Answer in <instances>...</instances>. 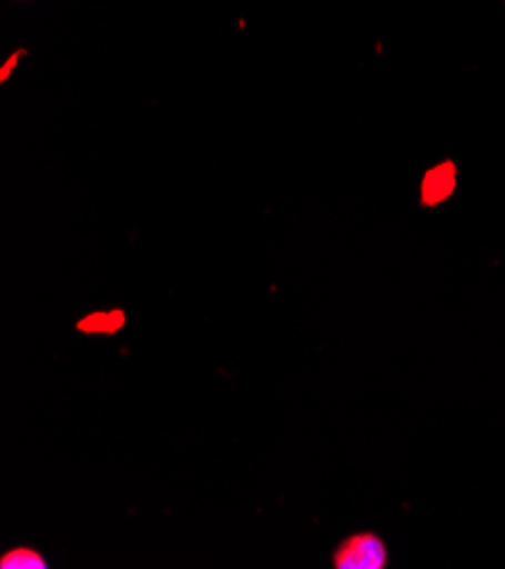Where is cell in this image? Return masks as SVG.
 Returning <instances> with one entry per match:
<instances>
[{
    "label": "cell",
    "mask_w": 505,
    "mask_h": 569,
    "mask_svg": "<svg viewBox=\"0 0 505 569\" xmlns=\"http://www.w3.org/2000/svg\"><path fill=\"white\" fill-rule=\"evenodd\" d=\"M331 560L335 569H385L387 549L376 533L363 531L345 538L335 547Z\"/></svg>",
    "instance_id": "1"
},
{
    "label": "cell",
    "mask_w": 505,
    "mask_h": 569,
    "mask_svg": "<svg viewBox=\"0 0 505 569\" xmlns=\"http://www.w3.org/2000/svg\"><path fill=\"white\" fill-rule=\"evenodd\" d=\"M454 191V168L452 163H442L437 170H431L424 182V204H437Z\"/></svg>",
    "instance_id": "2"
},
{
    "label": "cell",
    "mask_w": 505,
    "mask_h": 569,
    "mask_svg": "<svg viewBox=\"0 0 505 569\" xmlns=\"http://www.w3.org/2000/svg\"><path fill=\"white\" fill-rule=\"evenodd\" d=\"M125 325V313L117 311H104V313H93L84 318L78 329L87 333H117Z\"/></svg>",
    "instance_id": "3"
},
{
    "label": "cell",
    "mask_w": 505,
    "mask_h": 569,
    "mask_svg": "<svg viewBox=\"0 0 505 569\" xmlns=\"http://www.w3.org/2000/svg\"><path fill=\"white\" fill-rule=\"evenodd\" d=\"M0 567L3 569H46V558L30 547H17L0 558Z\"/></svg>",
    "instance_id": "4"
}]
</instances>
